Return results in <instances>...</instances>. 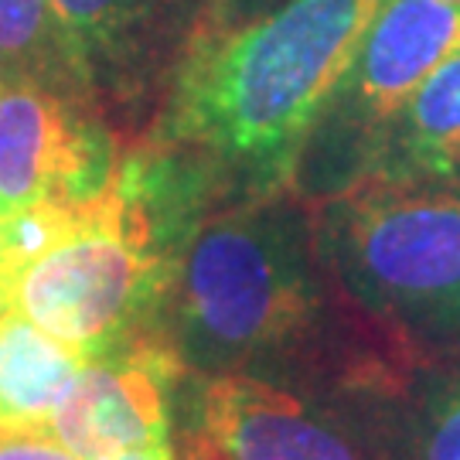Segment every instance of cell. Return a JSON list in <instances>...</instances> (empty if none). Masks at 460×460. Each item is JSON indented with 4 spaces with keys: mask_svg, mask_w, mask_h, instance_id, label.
Segmentation results:
<instances>
[{
    "mask_svg": "<svg viewBox=\"0 0 460 460\" xmlns=\"http://www.w3.org/2000/svg\"><path fill=\"white\" fill-rule=\"evenodd\" d=\"M116 460H178L171 444H157V447H140V450H127L119 454Z\"/></svg>",
    "mask_w": 460,
    "mask_h": 460,
    "instance_id": "2e32d148",
    "label": "cell"
},
{
    "mask_svg": "<svg viewBox=\"0 0 460 460\" xmlns=\"http://www.w3.org/2000/svg\"><path fill=\"white\" fill-rule=\"evenodd\" d=\"M96 102H133L171 79L218 0H51Z\"/></svg>",
    "mask_w": 460,
    "mask_h": 460,
    "instance_id": "ba28073f",
    "label": "cell"
},
{
    "mask_svg": "<svg viewBox=\"0 0 460 460\" xmlns=\"http://www.w3.org/2000/svg\"><path fill=\"white\" fill-rule=\"evenodd\" d=\"M314 222L287 191L215 208L184 249L164 334L184 372L222 376L307 341L321 317Z\"/></svg>",
    "mask_w": 460,
    "mask_h": 460,
    "instance_id": "7a4b0ae2",
    "label": "cell"
},
{
    "mask_svg": "<svg viewBox=\"0 0 460 460\" xmlns=\"http://www.w3.org/2000/svg\"><path fill=\"white\" fill-rule=\"evenodd\" d=\"M184 460H372L331 410L249 372L201 376L184 423Z\"/></svg>",
    "mask_w": 460,
    "mask_h": 460,
    "instance_id": "52a82bcc",
    "label": "cell"
},
{
    "mask_svg": "<svg viewBox=\"0 0 460 460\" xmlns=\"http://www.w3.org/2000/svg\"><path fill=\"white\" fill-rule=\"evenodd\" d=\"M4 85H7V83H4V75H0V93H4Z\"/></svg>",
    "mask_w": 460,
    "mask_h": 460,
    "instance_id": "e0dca14e",
    "label": "cell"
},
{
    "mask_svg": "<svg viewBox=\"0 0 460 460\" xmlns=\"http://www.w3.org/2000/svg\"><path fill=\"white\" fill-rule=\"evenodd\" d=\"M119 167L99 106L7 83L0 93V218L41 201L89 205Z\"/></svg>",
    "mask_w": 460,
    "mask_h": 460,
    "instance_id": "8992f818",
    "label": "cell"
},
{
    "mask_svg": "<svg viewBox=\"0 0 460 460\" xmlns=\"http://www.w3.org/2000/svg\"><path fill=\"white\" fill-rule=\"evenodd\" d=\"M382 0H279L243 24L205 31L167 79L150 140L215 171L229 201L290 191Z\"/></svg>",
    "mask_w": 460,
    "mask_h": 460,
    "instance_id": "6da1fadb",
    "label": "cell"
},
{
    "mask_svg": "<svg viewBox=\"0 0 460 460\" xmlns=\"http://www.w3.org/2000/svg\"><path fill=\"white\" fill-rule=\"evenodd\" d=\"M184 376L167 338L85 362L51 437L79 460H116L127 450L171 444V385Z\"/></svg>",
    "mask_w": 460,
    "mask_h": 460,
    "instance_id": "9c48e42d",
    "label": "cell"
},
{
    "mask_svg": "<svg viewBox=\"0 0 460 460\" xmlns=\"http://www.w3.org/2000/svg\"><path fill=\"white\" fill-rule=\"evenodd\" d=\"M279 0H218L215 7V24L208 31H218V28H232V24H243L249 17L263 14Z\"/></svg>",
    "mask_w": 460,
    "mask_h": 460,
    "instance_id": "9a60e30c",
    "label": "cell"
},
{
    "mask_svg": "<svg viewBox=\"0 0 460 460\" xmlns=\"http://www.w3.org/2000/svg\"><path fill=\"white\" fill-rule=\"evenodd\" d=\"M85 358L0 304V433H49Z\"/></svg>",
    "mask_w": 460,
    "mask_h": 460,
    "instance_id": "8fae6325",
    "label": "cell"
},
{
    "mask_svg": "<svg viewBox=\"0 0 460 460\" xmlns=\"http://www.w3.org/2000/svg\"><path fill=\"white\" fill-rule=\"evenodd\" d=\"M178 266L113 174V184L79 208L55 246L0 277V304L21 311L85 362H99L147 338H167L164 317Z\"/></svg>",
    "mask_w": 460,
    "mask_h": 460,
    "instance_id": "277c9868",
    "label": "cell"
},
{
    "mask_svg": "<svg viewBox=\"0 0 460 460\" xmlns=\"http://www.w3.org/2000/svg\"><path fill=\"white\" fill-rule=\"evenodd\" d=\"M365 178L460 184V51L389 119L358 181Z\"/></svg>",
    "mask_w": 460,
    "mask_h": 460,
    "instance_id": "30bf717a",
    "label": "cell"
},
{
    "mask_svg": "<svg viewBox=\"0 0 460 460\" xmlns=\"http://www.w3.org/2000/svg\"><path fill=\"white\" fill-rule=\"evenodd\" d=\"M314 243L338 287L389 334L460 351V184H348L321 198Z\"/></svg>",
    "mask_w": 460,
    "mask_h": 460,
    "instance_id": "3957f363",
    "label": "cell"
},
{
    "mask_svg": "<svg viewBox=\"0 0 460 460\" xmlns=\"http://www.w3.org/2000/svg\"><path fill=\"white\" fill-rule=\"evenodd\" d=\"M457 51L460 0H382L314 127L296 181L321 198L358 181L389 119Z\"/></svg>",
    "mask_w": 460,
    "mask_h": 460,
    "instance_id": "5b68a950",
    "label": "cell"
},
{
    "mask_svg": "<svg viewBox=\"0 0 460 460\" xmlns=\"http://www.w3.org/2000/svg\"><path fill=\"white\" fill-rule=\"evenodd\" d=\"M402 460H460V365L416 389L402 416Z\"/></svg>",
    "mask_w": 460,
    "mask_h": 460,
    "instance_id": "4fadbf2b",
    "label": "cell"
},
{
    "mask_svg": "<svg viewBox=\"0 0 460 460\" xmlns=\"http://www.w3.org/2000/svg\"><path fill=\"white\" fill-rule=\"evenodd\" d=\"M0 75L99 106L51 0H0Z\"/></svg>",
    "mask_w": 460,
    "mask_h": 460,
    "instance_id": "7c38bea8",
    "label": "cell"
},
{
    "mask_svg": "<svg viewBox=\"0 0 460 460\" xmlns=\"http://www.w3.org/2000/svg\"><path fill=\"white\" fill-rule=\"evenodd\" d=\"M0 460H79L51 433H0Z\"/></svg>",
    "mask_w": 460,
    "mask_h": 460,
    "instance_id": "5bb4252c",
    "label": "cell"
}]
</instances>
